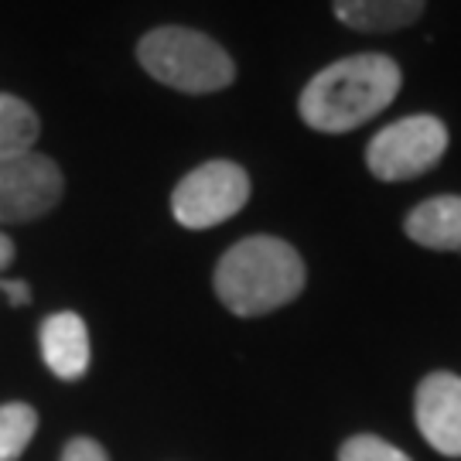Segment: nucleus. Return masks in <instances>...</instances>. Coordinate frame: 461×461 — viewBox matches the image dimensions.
I'll list each match as a JSON object with an SVG mask.
<instances>
[{"label":"nucleus","instance_id":"nucleus-9","mask_svg":"<svg viewBox=\"0 0 461 461\" xmlns=\"http://www.w3.org/2000/svg\"><path fill=\"white\" fill-rule=\"evenodd\" d=\"M403 232L417 247L461 253V195H434L407 212Z\"/></svg>","mask_w":461,"mask_h":461},{"label":"nucleus","instance_id":"nucleus-10","mask_svg":"<svg viewBox=\"0 0 461 461\" xmlns=\"http://www.w3.org/2000/svg\"><path fill=\"white\" fill-rule=\"evenodd\" d=\"M428 0H331L335 17L363 34H390L417 24Z\"/></svg>","mask_w":461,"mask_h":461},{"label":"nucleus","instance_id":"nucleus-3","mask_svg":"<svg viewBox=\"0 0 461 461\" xmlns=\"http://www.w3.org/2000/svg\"><path fill=\"white\" fill-rule=\"evenodd\" d=\"M137 62L150 79L188 96L219 93L236 79V62L230 51L209 34L182 24H165L144 34L137 45Z\"/></svg>","mask_w":461,"mask_h":461},{"label":"nucleus","instance_id":"nucleus-7","mask_svg":"<svg viewBox=\"0 0 461 461\" xmlns=\"http://www.w3.org/2000/svg\"><path fill=\"white\" fill-rule=\"evenodd\" d=\"M413 417L434 451H441L445 458H461V376L430 373L420 379Z\"/></svg>","mask_w":461,"mask_h":461},{"label":"nucleus","instance_id":"nucleus-6","mask_svg":"<svg viewBox=\"0 0 461 461\" xmlns=\"http://www.w3.org/2000/svg\"><path fill=\"white\" fill-rule=\"evenodd\" d=\"M66 192L62 167L49 154L24 150L0 161V222H34L49 215Z\"/></svg>","mask_w":461,"mask_h":461},{"label":"nucleus","instance_id":"nucleus-14","mask_svg":"<svg viewBox=\"0 0 461 461\" xmlns=\"http://www.w3.org/2000/svg\"><path fill=\"white\" fill-rule=\"evenodd\" d=\"M62 461H110L106 447L93 441V438H72L66 447H62Z\"/></svg>","mask_w":461,"mask_h":461},{"label":"nucleus","instance_id":"nucleus-11","mask_svg":"<svg viewBox=\"0 0 461 461\" xmlns=\"http://www.w3.org/2000/svg\"><path fill=\"white\" fill-rule=\"evenodd\" d=\"M38 133H41V120L32 106L24 99L0 93V161L32 150Z\"/></svg>","mask_w":461,"mask_h":461},{"label":"nucleus","instance_id":"nucleus-15","mask_svg":"<svg viewBox=\"0 0 461 461\" xmlns=\"http://www.w3.org/2000/svg\"><path fill=\"white\" fill-rule=\"evenodd\" d=\"M0 294L11 304H32V287L24 280H0Z\"/></svg>","mask_w":461,"mask_h":461},{"label":"nucleus","instance_id":"nucleus-1","mask_svg":"<svg viewBox=\"0 0 461 461\" xmlns=\"http://www.w3.org/2000/svg\"><path fill=\"white\" fill-rule=\"evenodd\" d=\"M400 83L403 76L390 55H348L314 72L297 96V113L318 133H348L383 113Z\"/></svg>","mask_w":461,"mask_h":461},{"label":"nucleus","instance_id":"nucleus-13","mask_svg":"<svg viewBox=\"0 0 461 461\" xmlns=\"http://www.w3.org/2000/svg\"><path fill=\"white\" fill-rule=\"evenodd\" d=\"M339 461H411L400 447H393L383 438H373V434H356L348 438L342 451H339Z\"/></svg>","mask_w":461,"mask_h":461},{"label":"nucleus","instance_id":"nucleus-5","mask_svg":"<svg viewBox=\"0 0 461 461\" xmlns=\"http://www.w3.org/2000/svg\"><path fill=\"white\" fill-rule=\"evenodd\" d=\"M249 202V175L236 161H205L171 192V212L185 230H212Z\"/></svg>","mask_w":461,"mask_h":461},{"label":"nucleus","instance_id":"nucleus-16","mask_svg":"<svg viewBox=\"0 0 461 461\" xmlns=\"http://www.w3.org/2000/svg\"><path fill=\"white\" fill-rule=\"evenodd\" d=\"M11 264H14V243H11V236L0 232V270H7Z\"/></svg>","mask_w":461,"mask_h":461},{"label":"nucleus","instance_id":"nucleus-8","mask_svg":"<svg viewBox=\"0 0 461 461\" xmlns=\"http://www.w3.org/2000/svg\"><path fill=\"white\" fill-rule=\"evenodd\" d=\"M41 359L59 379H83L89 369V331L76 312L49 314L41 321Z\"/></svg>","mask_w":461,"mask_h":461},{"label":"nucleus","instance_id":"nucleus-12","mask_svg":"<svg viewBox=\"0 0 461 461\" xmlns=\"http://www.w3.org/2000/svg\"><path fill=\"white\" fill-rule=\"evenodd\" d=\"M38 430V413L28 403H0V461H17Z\"/></svg>","mask_w":461,"mask_h":461},{"label":"nucleus","instance_id":"nucleus-2","mask_svg":"<svg viewBox=\"0 0 461 461\" xmlns=\"http://www.w3.org/2000/svg\"><path fill=\"white\" fill-rule=\"evenodd\" d=\"M215 294L240 318H260L304 291V260L277 236H247L215 264Z\"/></svg>","mask_w":461,"mask_h":461},{"label":"nucleus","instance_id":"nucleus-4","mask_svg":"<svg viewBox=\"0 0 461 461\" xmlns=\"http://www.w3.org/2000/svg\"><path fill=\"white\" fill-rule=\"evenodd\" d=\"M445 150V123L430 113H417L383 127L366 148V165L379 182H411L441 165Z\"/></svg>","mask_w":461,"mask_h":461}]
</instances>
